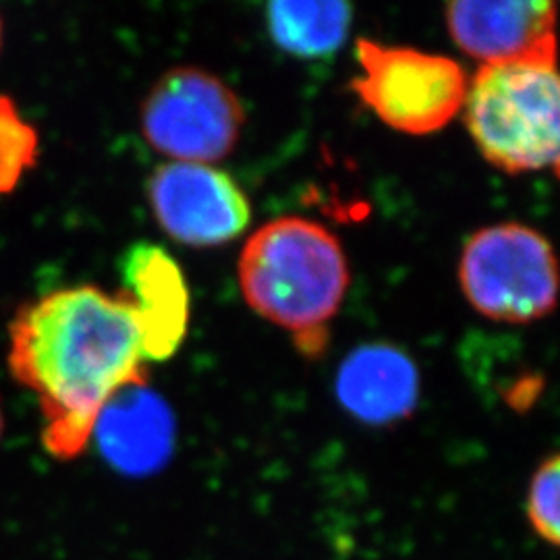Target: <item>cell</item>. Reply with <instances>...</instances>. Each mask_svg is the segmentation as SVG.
I'll return each mask as SVG.
<instances>
[{
    "label": "cell",
    "mask_w": 560,
    "mask_h": 560,
    "mask_svg": "<svg viewBox=\"0 0 560 560\" xmlns=\"http://www.w3.org/2000/svg\"><path fill=\"white\" fill-rule=\"evenodd\" d=\"M148 330L122 289H59L21 310L11 324L9 368L40 402L42 441L57 459H75L92 441L108 399L148 382Z\"/></svg>",
    "instance_id": "cell-1"
},
{
    "label": "cell",
    "mask_w": 560,
    "mask_h": 560,
    "mask_svg": "<svg viewBox=\"0 0 560 560\" xmlns=\"http://www.w3.org/2000/svg\"><path fill=\"white\" fill-rule=\"evenodd\" d=\"M240 284L256 314L293 332L301 349L314 353L345 300L349 266L339 240L320 222L282 217L245 243Z\"/></svg>",
    "instance_id": "cell-2"
},
{
    "label": "cell",
    "mask_w": 560,
    "mask_h": 560,
    "mask_svg": "<svg viewBox=\"0 0 560 560\" xmlns=\"http://www.w3.org/2000/svg\"><path fill=\"white\" fill-rule=\"evenodd\" d=\"M465 122L481 156L509 175L550 168L560 150L557 59L481 65L467 85Z\"/></svg>",
    "instance_id": "cell-3"
},
{
    "label": "cell",
    "mask_w": 560,
    "mask_h": 560,
    "mask_svg": "<svg viewBox=\"0 0 560 560\" xmlns=\"http://www.w3.org/2000/svg\"><path fill=\"white\" fill-rule=\"evenodd\" d=\"M460 289L481 316L504 324H529L557 305V258L550 241L532 226L501 222L465 243Z\"/></svg>",
    "instance_id": "cell-4"
},
{
    "label": "cell",
    "mask_w": 560,
    "mask_h": 560,
    "mask_svg": "<svg viewBox=\"0 0 560 560\" xmlns=\"http://www.w3.org/2000/svg\"><path fill=\"white\" fill-rule=\"evenodd\" d=\"M355 55L361 73L351 88L388 127L428 136L459 115L469 81L457 60L365 38Z\"/></svg>",
    "instance_id": "cell-5"
},
{
    "label": "cell",
    "mask_w": 560,
    "mask_h": 560,
    "mask_svg": "<svg viewBox=\"0 0 560 560\" xmlns=\"http://www.w3.org/2000/svg\"><path fill=\"white\" fill-rule=\"evenodd\" d=\"M243 122L237 94L217 75L194 67L166 71L141 106L143 138L175 162L226 159L240 141Z\"/></svg>",
    "instance_id": "cell-6"
},
{
    "label": "cell",
    "mask_w": 560,
    "mask_h": 560,
    "mask_svg": "<svg viewBox=\"0 0 560 560\" xmlns=\"http://www.w3.org/2000/svg\"><path fill=\"white\" fill-rule=\"evenodd\" d=\"M148 200L166 235L189 247L229 243L252 217L240 185L210 164H162L148 180Z\"/></svg>",
    "instance_id": "cell-7"
},
{
    "label": "cell",
    "mask_w": 560,
    "mask_h": 560,
    "mask_svg": "<svg viewBox=\"0 0 560 560\" xmlns=\"http://www.w3.org/2000/svg\"><path fill=\"white\" fill-rule=\"evenodd\" d=\"M557 4L548 0H460L446 27L463 52L490 62L557 59Z\"/></svg>",
    "instance_id": "cell-8"
},
{
    "label": "cell",
    "mask_w": 560,
    "mask_h": 560,
    "mask_svg": "<svg viewBox=\"0 0 560 560\" xmlns=\"http://www.w3.org/2000/svg\"><path fill=\"white\" fill-rule=\"evenodd\" d=\"M92 439L115 469L148 476L171 459L177 425L168 402L140 382L120 388L102 407Z\"/></svg>",
    "instance_id": "cell-9"
},
{
    "label": "cell",
    "mask_w": 560,
    "mask_h": 560,
    "mask_svg": "<svg viewBox=\"0 0 560 560\" xmlns=\"http://www.w3.org/2000/svg\"><path fill=\"white\" fill-rule=\"evenodd\" d=\"M337 397L353 418L386 425L413 413L420 399V374L399 347L363 345L340 363Z\"/></svg>",
    "instance_id": "cell-10"
},
{
    "label": "cell",
    "mask_w": 560,
    "mask_h": 560,
    "mask_svg": "<svg viewBox=\"0 0 560 560\" xmlns=\"http://www.w3.org/2000/svg\"><path fill=\"white\" fill-rule=\"evenodd\" d=\"M122 280L148 330V361L168 360L179 349L189 318V295L177 261L159 245H133L122 261Z\"/></svg>",
    "instance_id": "cell-11"
},
{
    "label": "cell",
    "mask_w": 560,
    "mask_h": 560,
    "mask_svg": "<svg viewBox=\"0 0 560 560\" xmlns=\"http://www.w3.org/2000/svg\"><path fill=\"white\" fill-rule=\"evenodd\" d=\"M270 36L282 50L318 59L339 50L351 27L347 2H272L266 9Z\"/></svg>",
    "instance_id": "cell-12"
},
{
    "label": "cell",
    "mask_w": 560,
    "mask_h": 560,
    "mask_svg": "<svg viewBox=\"0 0 560 560\" xmlns=\"http://www.w3.org/2000/svg\"><path fill=\"white\" fill-rule=\"evenodd\" d=\"M38 156V136L11 98L0 96V196L13 191Z\"/></svg>",
    "instance_id": "cell-13"
},
{
    "label": "cell",
    "mask_w": 560,
    "mask_h": 560,
    "mask_svg": "<svg viewBox=\"0 0 560 560\" xmlns=\"http://www.w3.org/2000/svg\"><path fill=\"white\" fill-rule=\"evenodd\" d=\"M559 501L560 459L559 455H550L532 476L525 511L534 534L552 548L560 541Z\"/></svg>",
    "instance_id": "cell-14"
},
{
    "label": "cell",
    "mask_w": 560,
    "mask_h": 560,
    "mask_svg": "<svg viewBox=\"0 0 560 560\" xmlns=\"http://www.w3.org/2000/svg\"><path fill=\"white\" fill-rule=\"evenodd\" d=\"M0 436H2V413H0Z\"/></svg>",
    "instance_id": "cell-15"
},
{
    "label": "cell",
    "mask_w": 560,
    "mask_h": 560,
    "mask_svg": "<svg viewBox=\"0 0 560 560\" xmlns=\"http://www.w3.org/2000/svg\"><path fill=\"white\" fill-rule=\"evenodd\" d=\"M0 38H2V25H0Z\"/></svg>",
    "instance_id": "cell-16"
}]
</instances>
